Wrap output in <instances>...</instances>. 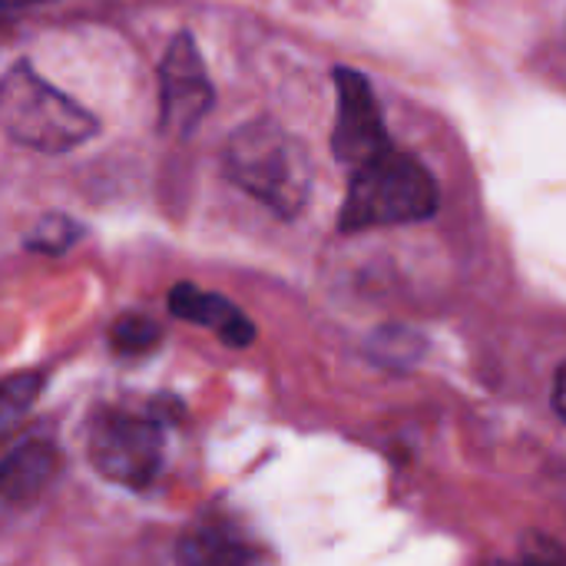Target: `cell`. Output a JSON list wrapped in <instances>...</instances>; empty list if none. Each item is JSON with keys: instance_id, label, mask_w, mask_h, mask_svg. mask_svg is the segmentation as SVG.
<instances>
[{"instance_id": "cell-1", "label": "cell", "mask_w": 566, "mask_h": 566, "mask_svg": "<svg viewBox=\"0 0 566 566\" xmlns=\"http://www.w3.org/2000/svg\"><path fill=\"white\" fill-rule=\"evenodd\" d=\"M229 179L255 196L262 206L292 219L308 202L312 156L305 143L275 119H252L239 126L226 146Z\"/></svg>"}, {"instance_id": "cell-2", "label": "cell", "mask_w": 566, "mask_h": 566, "mask_svg": "<svg viewBox=\"0 0 566 566\" xmlns=\"http://www.w3.org/2000/svg\"><path fill=\"white\" fill-rule=\"evenodd\" d=\"M434 212H438V186L431 172L418 159L388 149L385 156L352 172L338 229L361 232L378 226H405V222L431 219Z\"/></svg>"}, {"instance_id": "cell-3", "label": "cell", "mask_w": 566, "mask_h": 566, "mask_svg": "<svg viewBox=\"0 0 566 566\" xmlns=\"http://www.w3.org/2000/svg\"><path fill=\"white\" fill-rule=\"evenodd\" d=\"M0 123L10 139L36 153L76 149L99 129L90 109L50 86L30 63H17L7 70L0 86Z\"/></svg>"}, {"instance_id": "cell-4", "label": "cell", "mask_w": 566, "mask_h": 566, "mask_svg": "<svg viewBox=\"0 0 566 566\" xmlns=\"http://www.w3.org/2000/svg\"><path fill=\"white\" fill-rule=\"evenodd\" d=\"M163 428L146 415L129 411H99L90 421L86 454L99 478L143 491L159 478L163 468Z\"/></svg>"}, {"instance_id": "cell-5", "label": "cell", "mask_w": 566, "mask_h": 566, "mask_svg": "<svg viewBox=\"0 0 566 566\" xmlns=\"http://www.w3.org/2000/svg\"><path fill=\"white\" fill-rule=\"evenodd\" d=\"M216 103L199 46L189 33H176L159 63V129L189 136Z\"/></svg>"}, {"instance_id": "cell-6", "label": "cell", "mask_w": 566, "mask_h": 566, "mask_svg": "<svg viewBox=\"0 0 566 566\" xmlns=\"http://www.w3.org/2000/svg\"><path fill=\"white\" fill-rule=\"evenodd\" d=\"M335 93H338V109H335V129H332V153L342 166L355 172L368 166L371 159L385 156L388 149H395L388 139V126L378 109V99L361 73L338 66Z\"/></svg>"}, {"instance_id": "cell-7", "label": "cell", "mask_w": 566, "mask_h": 566, "mask_svg": "<svg viewBox=\"0 0 566 566\" xmlns=\"http://www.w3.org/2000/svg\"><path fill=\"white\" fill-rule=\"evenodd\" d=\"M169 312L182 322L212 328L229 348H245L255 338V325L222 295L216 292H202L189 282H179L169 292Z\"/></svg>"}, {"instance_id": "cell-8", "label": "cell", "mask_w": 566, "mask_h": 566, "mask_svg": "<svg viewBox=\"0 0 566 566\" xmlns=\"http://www.w3.org/2000/svg\"><path fill=\"white\" fill-rule=\"evenodd\" d=\"M60 454L50 441H23L3 458V474L0 488L10 504H27L33 501L56 474Z\"/></svg>"}, {"instance_id": "cell-9", "label": "cell", "mask_w": 566, "mask_h": 566, "mask_svg": "<svg viewBox=\"0 0 566 566\" xmlns=\"http://www.w3.org/2000/svg\"><path fill=\"white\" fill-rule=\"evenodd\" d=\"M249 560H252L249 547L219 524L192 527L176 547L179 566H249Z\"/></svg>"}, {"instance_id": "cell-10", "label": "cell", "mask_w": 566, "mask_h": 566, "mask_svg": "<svg viewBox=\"0 0 566 566\" xmlns=\"http://www.w3.org/2000/svg\"><path fill=\"white\" fill-rule=\"evenodd\" d=\"M163 332L153 318L146 315H123L119 322H113L109 328V342L119 355H143L153 352L159 345Z\"/></svg>"}, {"instance_id": "cell-11", "label": "cell", "mask_w": 566, "mask_h": 566, "mask_svg": "<svg viewBox=\"0 0 566 566\" xmlns=\"http://www.w3.org/2000/svg\"><path fill=\"white\" fill-rule=\"evenodd\" d=\"M76 239H80V226H76L73 219L60 216V212H50V216H43V219L30 229V235H27L23 242H27V249H33V252L60 255V252H66Z\"/></svg>"}, {"instance_id": "cell-12", "label": "cell", "mask_w": 566, "mask_h": 566, "mask_svg": "<svg viewBox=\"0 0 566 566\" xmlns=\"http://www.w3.org/2000/svg\"><path fill=\"white\" fill-rule=\"evenodd\" d=\"M40 395V375H13L3 381V391H0V428L3 431H13L17 421L27 418V411L33 408Z\"/></svg>"}, {"instance_id": "cell-13", "label": "cell", "mask_w": 566, "mask_h": 566, "mask_svg": "<svg viewBox=\"0 0 566 566\" xmlns=\"http://www.w3.org/2000/svg\"><path fill=\"white\" fill-rule=\"evenodd\" d=\"M524 566H566V554L551 541H534L524 547Z\"/></svg>"}, {"instance_id": "cell-14", "label": "cell", "mask_w": 566, "mask_h": 566, "mask_svg": "<svg viewBox=\"0 0 566 566\" xmlns=\"http://www.w3.org/2000/svg\"><path fill=\"white\" fill-rule=\"evenodd\" d=\"M554 411L564 418L566 424V365L557 371V378H554Z\"/></svg>"}, {"instance_id": "cell-15", "label": "cell", "mask_w": 566, "mask_h": 566, "mask_svg": "<svg viewBox=\"0 0 566 566\" xmlns=\"http://www.w3.org/2000/svg\"><path fill=\"white\" fill-rule=\"evenodd\" d=\"M27 3H43V0H3V7H27Z\"/></svg>"}]
</instances>
